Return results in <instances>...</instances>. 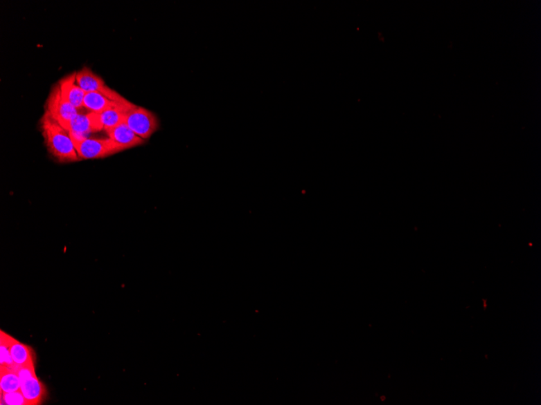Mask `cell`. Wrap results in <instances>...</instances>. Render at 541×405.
I'll list each match as a JSON object with an SVG mask.
<instances>
[{
	"mask_svg": "<svg viewBox=\"0 0 541 405\" xmlns=\"http://www.w3.org/2000/svg\"><path fill=\"white\" fill-rule=\"evenodd\" d=\"M45 113L54 118L60 125L78 115L79 111L62 96L59 84L52 88L48 97Z\"/></svg>",
	"mask_w": 541,
	"mask_h": 405,
	"instance_id": "obj_4",
	"label": "cell"
},
{
	"mask_svg": "<svg viewBox=\"0 0 541 405\" xmlns=\"http://www.w3.org/2000/svg\"><path fill=\"white\" fill-rule=\"evenodd\" d=\"M12 337L6 332H0V368H8L15 371L18 366L14 364L10 352V341Z\"/></svg>",
	"mask_w": 541,
	"mask_h": 405,
	"instance_id": "obj_14",
	"label": "cell"
},
{
	"mask_svg": "<svg viewBox=\"0 0 541 405\" xmlns=\"http://www.w3.org/2000/svg\"><path fill=\"white\" fill-rule=\"evenodd\" d=\"M129 102L128 100L123 98L121 101H116L109 98L105 95L99 93H86L84 99V108L89 112L102 113L114 108L123 106Z\"/></svg>",
	"mask_w": 541,
	"mask_h": 405,
	"instance_id": "obj_9",
	"label": "cell"
},
{
	"mask_svg": "<svg viewBox=\"0 0 541 405\" xmlns=\"http://www.w3.org/2000/svg\"><path fill=\"white\" fill-rule=\"evenodd\" d=\"M135 104L129 102L123 106L109 109L107 111H105L100 113V120L103 124L104 131L109 130L116 127L124 122H125L126 114L129 109H130Z\"/></svg>",
	"mask_w": 541,
	"mask_h": 405,
	"instance_id": "obj_11",
	"label": "cell"
},
{
	"mask_svg": "<svg viewBox=\"0 0 541 405\" xmlns=\"http://www.w3.org/2000/svg\"><path fill=\"white\" fill-rule=\"evenodd\" d=\"M1 404L28 405L21 390L13 393H1Z\"/></svg>",
	"mask_w": 541,
	"mask_h": 405,
	"instance_id": "obj_15",
	"label": "cell"
},
{
	"mask_svg": "<svg viewBox=\"0 0 541 405\" xmlns=\"http://www.w3.org/2000/svg\"><path fill=\"white\" fill-rule=\"evenodd\" d=\"M124 122L136 135L145 141L150 140L160 127L159 120L154 113L136 104L129 109Z\"/></svg>",
	"mask_w": 541,
	"mask_h": 405,
	"instance_id": "obj_3",
	"label": "cell"
},
{
	"mask_svg": "<svg viewBox=\"0 0 541 405\" xmlns=\"http://www.w3.org/2000/svg\"><path fill=\"white\" fill-rule=\"evenodd\" d=\"M76 82L85 93H99L105 96L121 101L124 97L105 84V81L92 70L85 66L76 71Z\"/></svg>",
	"mask_w": 541,
	"mask_h": 405,
	"instance_id": "obj_5",
	"label": "cell"
},
{
	"mask_svg": "<svg viewBox=\"0 0 541 405\" xmlns=\"http://www.w3.org/2000/svg\"><path fill=\"white\" fill-rule=\"evenodd\" d=\"M40 128L47 151L56 161L69 164L81 160L69 132L54 118L45 113L41 118Z\"/></svg>",
	"mask_w": 541,
	"mask_h": 405,
	"instance_id": "obj_1",
	"label": "cell"
},
{
	"mask_svg": "<svg viewBox=\"0 0 541 405\" xmlns=\"http://www.w3.org/2000/svg\"><path fill=\"white\" fill-rule=\"evenodd\" d=\"M62 96L71 104L81 111L84 108V99L86 93L76 82V73L66 76L59 83Z\"/></svg>",
	"mask_w": 541,
	"mask_h": 405,
	"instance_id": "obj_8",
	"label": "cell"
},
{
	"mask_svg": "<svg viewBox=\"0 0 541 405\" xmlns=\"http://www.w3.org/2000/svg\"><path fill=\"white\" fill-rule=\"evenodd\" d=\"M71 135L87 137L89 133H98L104 130L100 114L92 112L79 113L71 120L61 125Z\"/></svg>",
	"mask_w": 541,
	"mask_h": 405,
	"instance_id": "obj_6",
	"label": "cell"
},
{
	"mask_svg": "<svg viewBox=\"0 0 541 405\" xmlns=\"http://www.w3.org/2000/svg\"><path fill=\"white\" fill-rule=\"evenodd\" d=\"M21 392L28 405L41 404L46 397L45 385L37 375L21 380Z\"/></svg>",
	"mask_w": 541,
	"mask_h": 405,
	"instance_id": "obj_10",
	"label": "cell"
},
{
	"mask_svg": "<svg viewBox=\"0 0 541 405\" xmlns=\"http://www.w3.org/2000/svg\"><path fill=\"white\" fill-rule=\"evenodd\" d=\"M12 359L17 366L35 364L32 348L12 337L10 341Z\"/></svg>",
	"mask_w": 541,
	"mask_h": 405,
	"instance_id": "obj_12",
	"label": "cell"
},
{
	"mask_svg": "<svg viewBox=\"0 0 541 405\" xmlns=\"http://www.w3.org/2000/svg\"><path fill=\"white\" fill-rule=\"evenodd\" d=\"M105 131L107 132L108 138L116 142L123 151L142 146L146 142L136 135L125 122Z\"/></svg>",
	"mask_w": 541,
	"mask_h": 405,
	"instance_id": "obj_7",
	"label": "cell"
},
{
	"mask_svg": "<svg viewBox=\"0 0 541 405\" xmlns=\"http://www.w3.org/2000/svg\"><path fill=\"white\" fill-rule=\"evenodd\" d=\"M70 136L81 160L104 159L123 151L109 138L91 139L88 137Z\"/></svg>",
	"mask_w": 541,
	"mask_h": 405,
	"instance_id": "obj_2",
	"label": "cell"
},
{
	"mask_svg": "<svg viewBox=\"0 0 541 405\" xmlns=\"http://www.w3.org/2000/svg\"><path fill=\"white\" fill-rule=\"evenodd\" d=\"M21 390V379L15 371L0 368V390L1 393H13Z\"/></svg>",
	"mask_w": 541,
	"mask_h": 405,
	"instance_id": "obj_13",
	"label": "cell"
}]
</instances>
